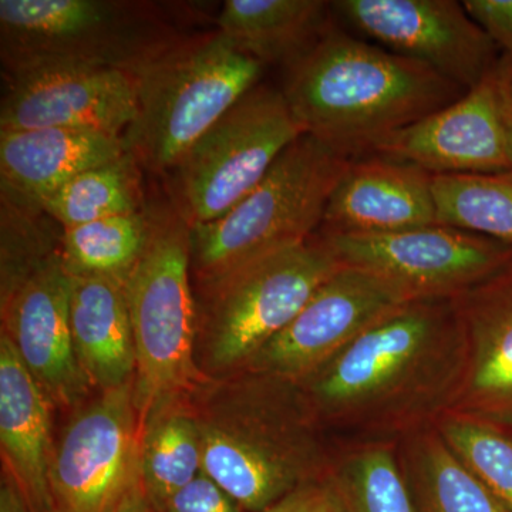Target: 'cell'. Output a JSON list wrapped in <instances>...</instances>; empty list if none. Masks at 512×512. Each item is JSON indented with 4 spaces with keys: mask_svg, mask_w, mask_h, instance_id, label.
I'll use <instances>...</instances> for the list:
<instances>
[{
    "mask_svg": "<svg viewBox=\"0 0 512 512\" xmlns=\"http://www.w3.org/2000/svg\"><path fill=\"white\" fill-rule=\"evenodd\" d=\"M134 384L100 392L67 424L53 451V512H110L138 473Z\"/></svg>",
    "mask_w": 512,
    "mask_h": 512,
    "instance_id": "4fadbf2b",
    "label": "cell"
},
{
    "mask_svg": "<svg viewBox=\"0 0 512 512\" xmlns=\"http://www.w3.org/2000/svg\"><path fill=\"white\" fill-rule=\"evenodd\" d=\"M127 153L123 137L94 131H0L2 198L42 210V202L76 175Z\"/></svg>",
    "mask_w": 512,
    "mask_h": 512,
    "instance_id": "d6986e66",
    "label": "cell"
},
{
    "mask_svg": "<svg viewBox=\"0 0 512 512\" xmlns=\"http://www.w3.org/2000/svg\"><path fill=\"white\" fill-rule=\"evenodd\" d=\"M281 92L303 134L353 160L467 90L336 25L286 69Z\"/></svg>",
    "mask_w": 512,
    "mask_h": 512,
    "instance_id": "7a4b0ae2",
    "label": "cell"
},
{
    "mask_svg": "<svg viewBox=\"0 0 512 512\" xmlns=\"http://www.w3.org/2000/svg\"><path fill=\"white\" fill-rule=\"evenodd\" d=\"M464 8L512 60V0H464Z\"/></svg>",
    "mask_w": 512,
    "mask_h": 512,
    "instance_id": "1f68e13d",
    "label": "cell"
},
{
    "mask_svg": "<svg viewBox=\"0 0 512 512\" xmlns=\"http://www.w3.org/2000/svg\"><path fill=\"white\" fill-rule=\"evenodd\" d=\"M437 222L512 245V173L433 175Z\"/></svg>",
    "mask_w": 512,
    "mask_h": 512,
    "instance_id": "83f0119b",
    "label": "cell"
},
{
    "mask_svg": "<svg viewBox=\"0 0 512 512\" xmlns=\"http://www.w3.org/2000/svg\"><path fill=\"white\" fill-rule=\"evenodd\" d=\"M262 72L218 30L175 43L137 74V116L123 136L128 153L153 173H171Z\"/></svg>",
    "mask_w": 512,
    "mask_h": 512,
    "instance_id": "5b68a950",
    "label": "cell"
},
{
    "mask_svg": "<svg viewBox=\"0 0 512 512\" xmlns=\"http://www.w3.org/2000/svg\"><path fill=\"white\" fill-rule=\"evenodd\" d=\"M302 134L281 90L258 84L175 165L174 210L188 227L224 217Z\"/></svg>",
    "mask_w": 512,
    "mask_h": 512,
    "instance_id": "9c48e42d",
    "label": "cell"
},
{
    "mask_svg": "<svg viewBox=\"0 0 512 512\" xmlns=\"http://www.w3.org/2000/svg\"><path fill=\"white\" fill-rule=\"evenodd\" d=\"M338 25L325 0H227L218 18L222 33L256 62L285 70Z\"/></svg>",
    "mask_w": 512,
    "mask_h": 512,
    "instance_id": "7402d4cb",
    "label": "cell"
},
{
    "mask_svg": "<svg viewBox=\"0 0 512 512\" xmlns=\"http://www.w3.org/2000/svg\"><path fill=\"white\" fill-rule=\"evenodd\" d=\"M330 476L349 512H417L396 441L342 443Z\"/></svg>",
    "mask_w": 512,
    "mask_h": 512,
    "instance_id": "d4e9b609",
    "label": "cell"
},
{
    "mask_svg": "<svg viewBox=\"0 0 512 512\" xmlns=\"http://www.w3.org/2000/svg\"><path fill=\"white\" fill-rule=\"evenodd\" d=\"M417 512H512L430 426L396 441Z\"/></svg>",
    "mask_w": 512,
    "mask_h": 512,
    "instance_id": "603a6c76",
    "label": "cell"
},
{
    "mask_svg": "<svg viewBox=\"0 0 512 512\" xmlns=\"http://www.w3.org/2000/svg\"><path fill=\"white\" fill-rule=\"evenodd\" d=\"M70 325L77 359L93 387L110 392L134 384L136 346L126 284L70 276Z\"/></svg>",
    "mask_w": 512,
    "mask_h": 512,
    "instance_id": "44dd1931",
    "label": "cell"
},
{
    "mask_svg": "<svg viewBox=\"0 0 512 512\" xmlns=\"http://www.w3.org/2000/svg\"><path fill=\"white\" fill-rule=\"evenodd\" d=\"M180 40L143 3L0 0L6 77L69 67L138 74Z\"/></svg>",
    "mask_w": 512,
    "mask_h": 512,
    "instance_id": "8992f818",
    "label": "cell"
},
{
    "mask_svg": "<svg viewBox=\"0 0 512 512\" xmlns=\"http://www.w3.org/2000/svg\"><path fill=\"white\" fill-rule=\"evenodd\" d=\"M434 427L450 450L512 511V436L488 421L447 412Z\"/></svg>",
    "mask_w": 512,
    "mask_h": 512,
    "instance_id": "f1b7e54d",
    "label": "cell"
},
{
    "mask_svg": "<svg viewBox=\"0 0 512 512\" xmlns=\"http://www.w3.org/2000/svg\"><path fill=\"white\" fill-rule=\"evenodd\" d=\"M510 57L444 109L403 128L376 148L377 156L423 168L431 175L512 173Z\"/></svg>",
    "mask_w": 512,
    "mask_h": 512,
    "instance_id": "8fae6325",
    "label": "cell"
},
{
    "mask_svg": "<svg viewBox=\"0 0 512 512\" xmlns=\"http://www.w3.org/2000/svg\"><path fill=\"white\" fill-rule=\"evenodd\" d=\"M153 218L150 241L126 281L136 346L134 402L141 424L200 382V312L192 292L190 228L177 211Z\"/></svg>",
    "mask_w": 512,
    "mask_h": 512,
    "instance_id": "52a82bcc",
    "label": "cell"
},
{
    "mask_svg": "<svg viewBox=\"0 0 512 512\" xmlns=\"http://www.w3.org/2000/svg\"><path fill=\"white\" fill-rule=\"evenodd\" d=\"M130 153L76 175L42 202L62 229L143 211L140 171Z\"/></svg>",
    "mask_w": 512,
    "mask_h": 512,
    "instance_id": "4316f807",
    "label": "cell"
},
{
    "mask_svg": "<svg viewBox=\"0 0 512 512\" xmlns=\"http://www.w3.org/2000/svg\"><path fill=\"white\" fill-rule=\"evenodd\" d=\"M439 224L433 175L377 154L353 158L330 194L322 237L382 235Z\"/></svg>",
    "mask_w": 512,
    "mask_h": 512,
    "instance_id": "e0dca14e",
    "label": "cell"
},
{
    "mask_svg": "<svg viewBox=\"0 0 512 512\" xmlns=\"http://www.w3.org/2000/svg\"><path fill=\"white\" fill-rule=\"evenodd\" d=\"M110 512H157L148 500L138 473Z\"/></svg>",
    "mask_w": 512,
    "mask_h": 512,
    "instance_id": "d6a6232c",
    "label": "cell"
},
{
    "mask_svg": "<svg viewBox=\"0 0 512 512\" xmlns=\"http://www.w3.org/2000/svg\"><path fill=\"white\" fill-rule=\"evenodd\" d=\"M350 161L302 134L224 217L188 227L191 269L201 289L318 234L330 194Z\"/></svg>",
    "mask_w": 512,
    "mask_h": 512,
    "instance_id": "277c9868",
    "label": "cell"
},
{
    "mask_svg": "<svg viewBox=\"0 0 512 512\" xmlns=\"http://www.w3.org/2000/svg\"><path fill=\"white\" fill-rule=\"evenodd\" d=\"M342 268L322 235L239 269L202 289V360L208 372H242Z\"/></svg>",
    "mask_w": 512,
    "mask_h": 512,
    "instance_id": "ba28073f",
    "label": "cell"
},
{
    "mask_svg": "<svg viewBox=\"0 0 512 512\" xmlns=\"http://www.w3.org/2000/svg\"><path fill=\"white\" fill-rule=\"evenodd\" d=\"M202 471L245 512L328 473L335 450L298 383L242 372L194 409Z\"/></svg>",
    "mask_w": 512,
    "mask_h": 512,
    "instance_id": "3957f363",
    "label": "cell"
},
{
    "mask_svg": "<svg viewBox=\"0 0 512 512\" xmlns=\"http://www.w3.org/2000/svg\"><path fill=\"white\" fill-rule=\"evenodd\" d=\"M466 367L448 412L512 429V264L453 299Z\"/></svg>",
    "mask_w": 512,
    "mask_h": 512,
    "instance_id": "ac0fdd59",
    "label": "cell"
},
{
    "mask_svg": "<svg viewBox=\"0 0 512 512\" xmlns=\"http://www.w3.org/2000/svg\"><path fill=\"white\" fill-rule=\"evenodd\" d=\"M202 440L197 414L184 400L167 404L143 424L138 441V476L154 510L201 476Z\"/></svg>",
    "mask_w": 512,
    "mask_h": 512,
    "instance_id": "cb8c5ba5",
    "label": "cell"
},
{
    "mask_svg": "<svg viewBox=\"0 0 512 512\" xmlns=\"http://www.w3.org/2000/svg\"><path fill=\"white\" fill-rule=\"evenodd\" d=\"M161 512H245L204 473L171 498Z\"/></svg>",
    "mask_w": 512,
    "mask_h": 512,
    "instance_id": "4dcf8cb0",
    "label": "cell"
},
{
    "mask_svg": "<svg viewBox=\"0 0 512 512\" xmlns=\"http://www.w3.org/2000/svg\"><path fill=\"white\" fill-rule=\"evenodd\" d=\"M0 512H32L25 497L10 477H6L0 487Z\"/></svg>",
    "mask_w": 512,
    "mask_h": 512,
    "instance_id": "836d02e7",
    "label": "cell"
},
{
    "mask_svg": "<svg viewBox=\"0 0 512 512\" xmlns=\"http://www.w3.org/2000/svg\"><path fill=\"white\" fill-rule=\"evenodd\" d=\"M409 303L377 276L342 265L244 370L299 383L340 349Z\"/></svg>",
    "mask_w": 512,
    "mask_h": 512,
    "instance_id": "5bb4252c",
    "label": "cell"
},
{
    "mask_svg": "<svg viewBox=\"0 0 512 512\" xmlns=\"http://www.w3.org/2000/svg\"><path fill=\"white\" fill-rule=\"evenodd\" d=\"M6 80L0 131L73 128L123 137L136 120L138 79L134 73L69 67Z\"/></svg>",
    "mask_w": 512,
    "mask_h": 512,
    "instance_id": "9a60e30c",
    "label": "cell"
},
{
    "mask_svg": "<svg viewBox=\"0 0 512 512\" xmlns=\"http://www.w3.org/2000/svg\"><path fill=\"white\" fill-rule=\"evenodd\" d=\"M466 338L453 299L414 301L370 326L299 382L325 433L397 441L453 406Z\"/></svg>",
    "mask_w": 512,
    "mask_h": 512,
    "instance_id": "6da1fadb",
    "label": "cell"
},
{
    "mask_svg": "<svg viewBox=\"0 0 512 512\" xmlns=\"http://www.w3.org/2000/svg\"><path fill=\"white\" fill-rule=\"evenodd\" d=\"M2 332L52 406L73 407L92 390L70 325V276L60 252L2 303Z\"/></svg>",
    "mask_w": 512,
    "mask_h": 512,
    "instance_id": "2e32d148",
    "label": "cell"
},
{
    "mask_svg": "<svg viewBox=\"0 0 512 512\" xmlns=\"http://www.w3.org/2000/svg\"><path fill=\"white\" fill-rule=\"evenodd\" d=\"M508 97H510V106H511V114H512V70L510 74V80H508Z\"/></svg>",
    "mask_w": 512,
    "mask_h": 512,
    "instance_id": "e575fe53",
    "label": "cell"
},
{
    "mask_svg": "<svg viewBox=\"0 0 512 512\" xmlns=\"http://www.w3.org/2000/svg\"><path fill=\"white\" fill-rule=\"evenodd\" d=\"M261 512H349L328 473L306 481Z\"/></svg>",
    "mask_w": 512,
    "mask_h": 512,
    "instance_id": "f546056e",
    "label": "cell"
},
{
    "mask_svg": "<svg viewBox=\"0 0 512 512\" xmlns=\"http://www.w3.org/2000/svg\"><path fill=\"white\" fill-rule=\"evenodd\" d=\"M323 238L342 265L377 276L407 302L451 301L512 264V245L441 224Z\"/></svg>",
    "mask_w": 512,
    "mask_h": 512,
    "instance_id": "30bf717a",
    "label": "cell"
},
{
    "mask_svg": "<svg viewBox=\"0 0 512 512\" xmlns=\"http://www.w3.org/2000/svg\"><path fill=\"white\" fill-rule=\"evenodd\" d=\"M336 19L376 45L473 89L503 53L456 0H338Z\"/></svg>",
    "mask_w": 512,
    "mask_h": 512,
    "instance_id": "7c38bea8",
    "label": "cell"
},
{
    "mask_svg": "<svg viewBox=\"0 0 512 512\" xmlns=\"http://www.w3.org/2000/svg\"><path fill=\"white\" fill-rule=\"evenodd\" d=\"M151 227L153 218L143 210L63 229L64 269L70 276H101L126 284L146 251Z\"/></svg>",
    "mask_w": 512,
    "mask_h": 512,
    "instance_id": "484cf974",
    "label": "cell"
},
{
    "mask_svg": "<svg viewBox=\"0 0 512 512\" xmlns=\"http://www.w3.org/2000/svg\"><path fill=\"white\" fill-rule=\"evenodd\" d=\"M52 403L30 375L12 343L0 335V446L8 477L32 512H53Z\"/></svg>",
    "mask_w": 512,
    "mask_h": 512,
    "instance_id": "ffe728a7",
    "label": "cell"
}]
</instances>
